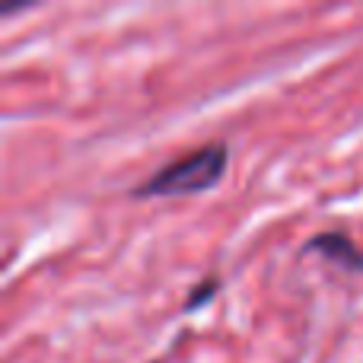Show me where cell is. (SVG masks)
Returning <instances> with one entry per match:
<instances>
[{
	"label": "cell",
	"instance_id": "cell-1",
	"mask_svg": "<svg viewBox=\"0 0 363 363\" xmlns=\"http://www.w3.org/2000/svg\"><path fill=\"white\" fill-rule=\"evenodd\" d=\"M226 169V147L211 144L194 150L191 157L176 160L166 169H160L157 176H150L144 185L138 188V194H191L204 191V188L217 185V179Z\"/></svg>",
	"mask_w": 363,
	"mask_h": 363
},
{
	"label": "cell",
	"instance_id": "cell-2",
	"mask_svg": "<svg viewBox=\"0 0 363 363\" xmlns=\"http://www.w3.org/2000/svg\"><path fill=\"white\" fill-rule=\"evenodd\" d=\"M306 249H322L328 258H335V262L347 264V268H360V264H363L357 245H354L347 236H341V233H325V236H315L313 242L306 245Z\"/></svg>",
	"mask_w": 363,
	"mask_h": 363
},
{
	"label": "cell",
	"instance_id": "cell-3",
	"mask_svg": "<svg viewBox=\"0 0 363 363\" xmlns=\"http://www.w3.org/2000/svg\"><path fill=\"white\" fill-rule=\"evenodd\" d=\"M213 290H217V284H213V281L201 284V287L191 294V300H188V309H198V306H201V300H207V296H211Z\"/></svg>",
	"mask_w": 363,
	"mask_h": 363
}]
</instances>
